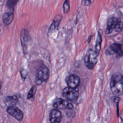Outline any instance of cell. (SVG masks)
Returning <instances> with one entry per match:
<instances>
[{"instance_id":"22","label":"cell","mask_w":123,"mask_h":123,"mask_svg":"<svg viewBox=\"0 0 123 123\" xmlns=\"http://www.w3.org/2000/svg\"><path fill=\"white\" fill-rule=\"evenodd\" d=\"M94 1V0H85V5L86 6H89Z\"/></svg>"},{"instance_id":"21","label":"cell","mask_w":123,"mask_h":123,"mask_svg":"<svg viewBox=\"0 0 123 123\" xmlns=\"http://www.w3.org/2000/svg\"><path fill=\"white\" fill-rule=\"evenodd\" d=\"M71 110H69V111L67 112V115L69 117H74L75 116V113L74 111H71Z\"/></svg>"},{"instance_id":"3","label":"cell","mask_w":123,"mask_h":123,"mask_svg":"<svg viewBox=\"0 0 123 123\" xmlns=\"http://www.w3.org/2000/svg\"><path fill=\"white\" fill-rule=\"evenodd\" d=\"M98 57L95 51L89 50L85 57L84 63L86 67L89 69L92 70L98 61Z\"/></svg>"},{"instance_id":"16","label":"cell","mask_w":123,"mask_h":123,"mask_svg":"<svg viewBox=\"0 0 123 123\" xmlns=\"http://www.w3.org/2000/svg\"><path fill=\"white\" fill-rule=\"evenodd\" d=\"M18 1V0H8L6 3V6L9 9L13 11Z\"/></svg>"},{"instance_id":"13","label":"cell","mask_w":123,"mask_h":123,"mask_svg":"<svg viewBox=\"0 0 123 123\" xmlns=\"http://www.w3.org/2000/svg\"><path fill=\"white\" fill-rule=\"evenodd\" d=\"M68 104L67 100L59 99L54 103L53 107L56 109H65L67 108Z\"/></svg>"},{"instance_id":"9","label":"cell","mask_w":123,"mask_h":123,"mask_svg":"<svg viewBox=\"0 0 123 123\" xmlns=\"http://www.w3.org/2000/svg\"><path fill=\"white\" fill-rule=\"evenodd\" d=\"M66 81L69 87L76 89L79 85L80 80L79 77L77 75L72 74L67 77Z\"/></svg>"},{"instance_id":"19","label":"cell","mask_w":123,"mask_h":123,"mask_svg":"<svg viewBox=\"0 0 123 123\" xmlns=\"http://www.w3.org/2000/svg\"><path fill=\"white\" fill-rule=\"evenodd\" d=\"M20 72L22 79H25L27 76V71L24 69H20Z\"/></svg>"},{"instance_id":"1","label":"cell","mask_w":123,"mask_h":123,"mask_svg":"<svg viewBox=\"0 0 123 123\" xmlns=\"http://www.w3.org/2000/svg\"><path fill=\"white\" fill-rule=\"evenodd\" d=\"M111 90L116 96L123 95V75L119 72L112 74L110 83Z\"/></svg>"},{"instance_id":"10","label":"cell","mask_w":123,"mask_h":123,"mask_svg":"<svg viewBox=\"0 0 123 123\" xmlns=\"http://www.w3.org/2000/svg\"><path fill=\"white\" fill-rule=\"evenodd\" d=\"M61 112L57 109L51 111L49 115V120L51 123H60L61 121Z\"/></svg>"},{"instance_id":"11","label":"cell","mask_w":123,"mask_h":123,"mask_svg":"<svg viewBox=\"0 0 123 123\" xmlns=\"http://www.w3.org/2000/svg\"><path fill=\"white\" fill-rule=\"evenodd\" d=\"M103 31L102 29H98V35L96 39L95 50L98 56H99L101 49V44L102 42V36L103 35Z\"/></svg>"},{"instance_id":"17","label":"cell","mask_w":123,"mask_h":123,"mask_svg":"<svg viewBox=\"0 0 123 123\" xmlns=\"http://www.w3.org/2000/svg\"><path fill=\"white\" fill-rule=\"evenodd\" d=\"M63 10L64 13L68 14L70 11V2L69 0H65L63 6Z\"/></svg>"},{"instance_id":"27","label":"cell","mask_w":123,"mask_h":123,"mask_svg":"<svg viewBox=\"0 0 123 123\" xmlns=\"http://www.w3.org/2000/svg\"></svg>"},{"instance_id":"6","label":"cell","mask_w":123,"mask_h":123,"mask_svg":"<svg viewBox=\"0 0 123 123\" xmlns=\"http://www.w3.org/2000/svg\"><path fill=\"white\" fill-rule=\"evenodd\" d=\"M20 40L24 53L27 52L28 47L32 42L31 37L28 30L24 29L20 34Z\"/></svg>"},{"instance_id":"26","label":"cell","mask_w":123,"mask_h":123,"mask_svg":"<svg viewBox=\"0 0 123 123\" xmlns=\"http://www.w3.org/2000/svg\"><path fill=\"white\" fill-rule=\"evenodd\" d=\"M1 82H0V89L1 88Z\"/></svg>"},{"instance_id":"4","label":"cell","mask_w":123,"mask_h":123,"mask_svg":"<svg viewBox=\"0 0 123 123\" xmlns=\"http://www.w3.org/2000/svg\"><path fill=\"white\" fill-rule=\"evenodd\" d=\"M49 76V71L47 67L44 65L40 67L37 72L36 84L40 85L43 82L47 81Z\"/></svg>"},{"instance_id":"20","label":"cell","mask_w":123,"mask_h":123,"mask_svg":"<svg viewBox=\"0 0 123 123\" xmlns=\"http://www.w3.org/2000/svg\"><path fill=\"white\" fill-rule=\"evenodd\" d=\"M112 99L114 102L117 103V104H118L120 100L121 99L119 97L115 96V97H113L112 98Z\"/></svg>"},{"instance_id":"7","label":"cell","mask_w":123,"mask_h":123,"mask_svg":"<svg viewBox=\"0 0 123 123\" xmlns=\"http://www.w3.org/2000/svg\"><path fill=\"white\" fill-rule=\"evenodd\" d=\"M62 95L64 97L71 102H75L78 99L79 93L76 89L71 87H66L62 92Z\"/></svg>"},{"instance_id":"2","label":"cell","mask_w":123,"mask_h":123,"mask_svg":"<svg viewBox=\"0 0 123 123\" xmlns=\"http://www.w3.org/2000/svg\"><path fill=\"white\" fill-rule=\"evenodd\" d=\"M123 29V22L120 19L116 17H111L108 21L105 30L107 35L112 33L113 30L116 32L121 31Z\"/></svg>"},{"instance_id":"18","label":"cell","mask_w":123,"mask_h":123,"mask_svg":"<svg viewBox=\"0 0 123 123\" xmlns=\"http://www.w3.org/2000/svg\"><path fill=\"white\" fill-rule=\"evenodd\" d=\"M37 90V87L35 85H33L30 90L28 95L27 99H30L33 97L36 93Z\"/></svg>"},{"instance_id":"12","label":"cell","mask_w":123,"mask_h":123,"mask_svg":"<svg viewBox=\"0 0 123 123\" xmlns=\"http://www.w3.org/2000/svg\"><path fill=\"white\" fill-rule=\"evenodd\" d=\"M14 18L13 11L8 12L4 14L3 16V21L5 26H8L13 21Z\"/></svg>"},{"instance_id":"24","label":"cell","mask_w":123,"mask_h":123,"mask_svg":"<svg viewBox=\"0 0 123 123\" xmlns=\"http://www.w3.org/2000/svg\"><path fill=\"white\" fill-rule=\"evenodd\" d=\"M120 117L121 121L123 123V110L121 111L120 113Z\"/></svg>"},{"instance_id":"8","label":"cell","mask_w":123,"mask_h":123,"mask_svg":"<svg viewBox=\"0 0 123 123\" xmlns=\"http://www.w3.org/2000/svg\"><path fill=\"white\" fill-rule=\"evenodd\" d=\"M8 114L14 117L19 121H21L24 117L22 111L15 106H8L6 109Z\"/></svg>"},{"instance_id":"15","label":"cell","mask_w":123,"mask_h":123,"mask_svg":"<svg viewBox=\"0 0 123 123\" xmlns=\"http://www.w3.org/2000/svg\"><path fill=\"white\" fill-rule=\"evenodd\" d=\"M62 18V16L60 14H58L55 16L53 19L52 24L50 27L49 31H54L59 26Z\"/></svg>"},{"instance_id":"5","label":"cell","mask_w":123,"mask_h":123,"mask_svg":"<svg viewBox=\"0 0 123 123\" xmlns=\"http://www.w3.org/2000/svg\"><path fill=\"white\" fill-rule=\"evenodd\" d=\"M105 53L108 55H115L117 57L123 58V51L121 44L114 43L111 45L105 50Z\"/></svg>"},{"instance_id":"23","label":"cell","mask_w":123,"mask_h":123,"mask_svg":"<svg viewBox=\"0 0 123 123\" xmlns=\"http://www.w3.org/2000/svg\"><path fill=\"white\" fill-rule=\"evenodd\" d=\"M73 108V106L72 105V104H69V103L68 105V107H67V108L68 110H72V108Z\"/></svg>"},{"instance_id":"25","label":"cell","mask_w":123,"mask_h":123,"mask_svg":"<svg viewBox=\"0 0 123 123\" xmlns=\"http://www.w3.org/2000/svg\"><path fill=\"white\" fill-rule=\"evenodd\" d=\"M92 36H91L89 37V39H88V40H87V41H88V43H90L91 41V39H92Z\"/></svg>"},{"instance_id":"14","label":"cell","mask_w":123,"mask_h":123,"mask_svg":"<svg viewBox=\"0 0 123 123\" xmlns=\"http://www.w3.org/2000/svg\"><path fill=\"white\" fill-rule=\"evenodd\" d=\"M18 101V98L16 95L7 96L4 99L5 104L8 105V106H15Z\"/></svg>"}]
</instances>
